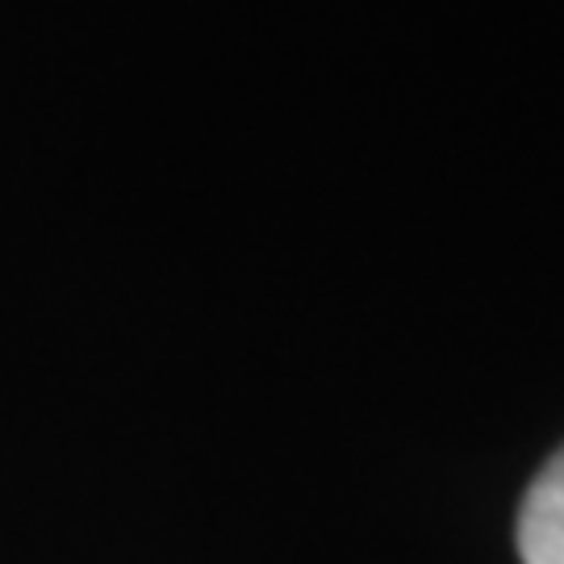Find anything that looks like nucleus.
Listing matches in <instances>:
<instances>
[{
	"mask_svg": "<svg viewBox=\"0 0 564 564\" xmlns=\"http://www.w3.org/2000/svg\"><path fill=\"white\" fill-rule=\"evenodd\" d=\"M523 564H564V447L540 468L519 510Z\"/></svg>",
	"mask_w": 564,
	"mask_h": 564,
	"instance_id": "nucleus-1",
	"label": "nucleus"
}]
</instances>
